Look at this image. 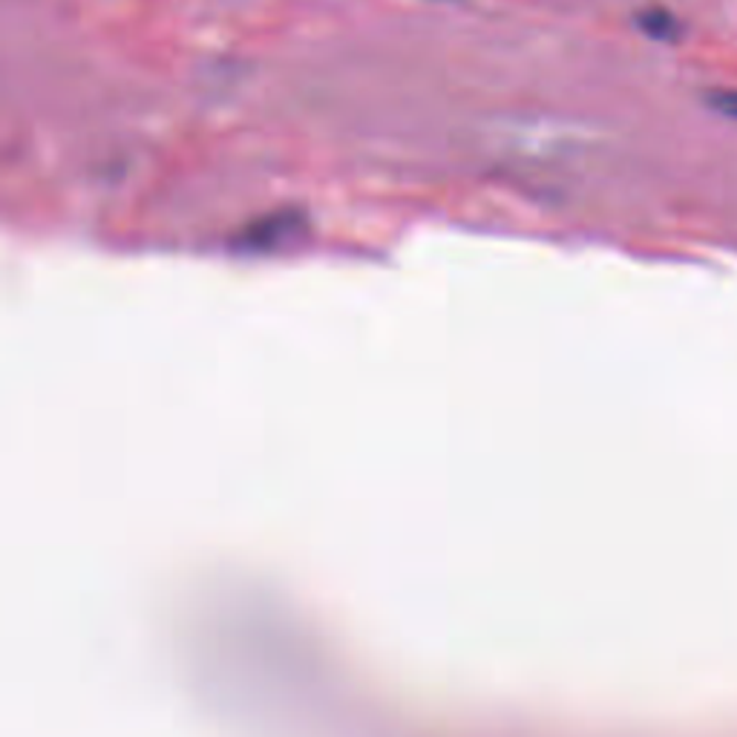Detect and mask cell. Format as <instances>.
I'll return each mask as SVG.
<instances>
[{"mask_svg":"<svg viewBox=\"0 0 737 737\" xmlns=\"http://www.w3.org/2000/svg\"><path fill=\"white\" fill-rule=\"evenodd\" d=\"M640 26L642 32H648L651 37H657V41H671V37L678 35V21L665 12V9H648V12H642L640 18Z\"/></svg>","mask_w":737,"mask_h":737,"instance_id":"obj_2","label":"cell"},{"mask_svg":"<svg viewBox=\"0 0 737 737\" xmlns=\"http://www.w3.org/2000/svg\"><path fill=\"white\" fill-rule=\"evenodd\" d=\"M708 107L726 116V119L737 121V90H715L708 96Z\"/></svg>","mask_w":737,"mask_h":737,"instance_id":"obj_3","label":"cell"},{"mask_svg":"<svg viewBox=\"0 0 737 737\" xmlns=\"http://www.w3.org/2000/svg\"><path fill=\"white\" fill-rule=\"evenodd\" d=\"M300 225H303V219H300L297 214L283 210V214H271V216H265L262 223L251 225L246 237L251 239V246H253V242H265V239H269V242H274V239L280 242L283 237H289V234L297 231Z\"/></svg>","mask_w":737,"mask_h":737,"instance_id":"obj_1","label":"cell"}]
</instances>
